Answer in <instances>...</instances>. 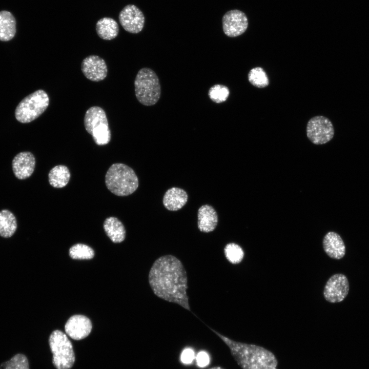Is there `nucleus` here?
I'll return each mask as SVG.
<instances>
[{
	"label": "nucleus",
	"mask_w": 369,
	"mask_h": 369,
	"mask_svg": "<svg viewBox=\"0 0 369 369\" xmlns=\"http://www.w3.org/2000/svg\"><path fill=\"white\" fill-rule=\"evenodd\" d=\"M148 280L157 297L191 311L187 293V274L178 258L170 254L158 258L150 270Z\"/></svg>",
	"instance_id": "obj_1"
},
{
	"label": "nucleus",
	"mask_w": 369,
	"mask_h": 369,
	"mask_svg": "<svg viewBox=\"0 0 369 369\" xmlns=\"http://www.w3.org/2000/svg\"><path fill=\"white\" fill-rule=\"evenodd\" d=\"M210 329L229 347L242 369H277V360L271 352L258 345L234 341Z\"/></svg>",
	"instance_id": "obj_2"
},
{
	"label": "nucleus",
	"mask_w": 369,
	"mask_h": 369,
	"mask_svg": "<svg viewBox=\"0 0 369 369\" xmlns=\"http://www.w3.org/2000/svg\"><path fill=\"white\" fill-rule=\"evenodd\" d=\"M108 189L119 196H126L134 193L138 188L139 181L134 171L122 163L111 166L105 176Z\"/></svg>",
	"instance_id": "obj_3"
},
{
	"label": "nucleus",
	"mask_w": 369,
	"mask_h": 369,
	"mask_svg": "<svg viewBox=\"0 0 369 369\" xmlns=\"http://www.w3.org/2000/svg\"><path fill=\"white\" fill-rule=\"evenodd\" d=\"M135 93L141 104L153 106L158 101L161 94L160 85L156 73L148 68L139 70L134 81Z\"/></svg>",
	"instance_id": "obj_4"
},
{
	"label": "nucleus",
	"mask_w": 369,
	"mask_h": 369,
	"mask_svg": "<svg viewBox=\"0 0 369 369\" xmlns=\"http://www.w3.org/2000/svg\"><path fill=\"white\" fill-rule=\"evenodd\" d=\"M49 105V97L39 89L27 95L17 106L15 117L21 123H29L40 116Z\"/></svg>",
	"instance_id": "obj_5"
},
{
	"label": "nucleus",
	"mask_w": 369,
	"mask_h": 369,
	"mask_svg": "<svg viewBox=\"0 0 369 369\" xmlns=\"http://www.w3.org/2000/svg\"><path fill=\"white\" fill-rule=\"evenodd\" d=\"M86 130L92 135L98 146L108 144L111 140V131L105 111L100 107L93 106L87 110L84 117Z\"/></svg>",
	"instance_id": "obj_6"
},
{
	"label": "nucleus",
	"mask_w": 369,
	"mask_h": 369,
	"mask_svg": "<svg viewBox=\"0 0 369 369\" xmlns=\"http://www.w3.org/2000/svg\"><path fill=\"white\" fill-rule=\"evenodd\" d=\"M49 343L53 354L52 363L56 369H70L75 362L72 343L67 335L59 330L50 335Z\"/></svg>",
	"instance_id": "obj_7"
},
{
	"label": "nucleus",
	"mask_w": 369,
	"mask_h": 369,
	"mask_svg": "<svg viewBox=\"0 0 369 369\" xmlns=\"http://www.w3.org/2000/svg\"><path fill=\"white\" fill-rule=\"evenodd\" d=\"M306 131L308 138L315 145L328 142L332 139L335 133L331 121L321 115L311 118L307 124Z\"/></svg>",
	"instance_id": "obj_8"
},
{
	"label": "nucleus",
	"mask_w": 369,
	"mask_h": 369,
	"mask_svg": "<svg viewBox=\"0 0 369 369\" xmlns=\"http://www.w3.org/2000/svg\"><path fill=\"white\" fill-rule=\"evenodd\" d=\"M349 289L347 277L342 274H336L327 281L323 290V296L329 302H340L346 298Z\"/></svg>",
	"instance_id": "obj_9"
},
{
	"label": "nucleus",
	"mask_w": 369,
	"mask_h": 369,
	"mask_svg": "<svg viewBox=\"0 0 369 369\" xmlns=\"http://www.w3.org/2000/svg\"><path fill=\"white\" fill-rule=\"evenodd\" d=\"M119 22L123 28L131 33H138L142 30L145 16L142 12L135 5L126 6L118 15Z\"/></svg>",
	"instance_id": "obj_10"
},
{
	"label": "nucleus",
	"mask_w": 369,
	"mask_h": 369,
	"mask_svg": "<svg viewBox=\"0 0 369 369\" xmlns=\"http://www.w3.org/2000/svg\"><path fill=\"white\" fill-rule=\"evenodd\" d=\"M222 28L224 34L231 37H237L243 34L248 26L245 14L237 10H231L222 17Z\"/></svg>",
	"instance_id": "obj_11"
},
{
	"label": "nucleus",
	"mask_w": 369,
	"mask_h": 369,
	"mask_svg": "<svg viewBox=\"0 0 369 369\" xmlns=\"http://www.w3.org/2000/svg\"><path fill=\"white\" fill-rule=\"evenodd\" d=\"M81 69L85 77L93 81L102 80L107 75L106 62L97 55H92L85 58L82 61Z\"/></svg>",
	"instance_id": "obj_12"
},
{
	"label": "nucleus",
	"mask_w": 369,
	"mask_h": 369,
	"mask_svg": "<svg viewBox=\"0 0 369 369\" xmlns=\"http://www.w3.org/2000/svg\"><path fill=\"white\" fill-rule=\"evenodd\" d=\"M92 327L91 321L88 317L81 315H75L68 320L65 325V330L70 338L79 340L90 334Z\"/></svg>",
	"instance_id": "obj_13"
},
{
	"label": "nucleus",
	"mask_w": 369,
	"mask_h": 369,
	"mask_svg": "<svg viewBox=\"0 0 369 369\" xmlns=\"http://www.w3.org/2000/svg\"><path fill=\"white\" fill-rule=\"evenodd\" d=\"M36 160L33 154L28 151L16 154L12 161V167L15 176L18 179H26L33 174Z\"/></svg>",
	"instance_id": "obj_14"
},
{
	"label": "nucleus",
	"mask_w": 369,
	"mask_h": 369,
	"mask_svg": "<svg viewBox=\"0 0 369 369\" xmlns=\"http://www.w3.org/2000/svg\"><path fill=\"white\" fill-rule=\"evenodd\" d=\"M323 250L328 256L334 259L342 258L345 254V246L341 236L335 232H329L322 240Z\"/></svg>",
	"instance_id": "obj_15"
},
{
	"label": "nucleus",
	"mask_w": 369,
	"mask_h": 369,
	"mask_svg": "<svg viewBox=\"0 0 369 369\" xmlns=\"http://www.w3.org/2000/svg\"><path fill=\"white\" fill-rule=\"evenodd\" d=\"M198 228L202 232L213 231L218 223V215L214 208L209 204L201 206L198 210Z\"/></svg>",
	"instance_id": "obj_16"
},
{
	"label": "nucleus",
	"mask_w": 369,
	"mask_h": 369,
	"mask_svg": "<svg viewBox=\"0 0 369 369\" xmlns=\"http://www.w3.org/2000/svg\"><path fill=\"white\" fill-rule=\"evenodd\" d=\"M188 199V194L184 190L172 187L166 192L162 202L167 209L176 211L181 209L186 204Z\"/></svg>",
	"instance_id": "obj_17"
},
{
	"label": "nucleus",
	"mask_w": 369,
	"mask_h": 369,
	"mask_svg": "<svg viewBox=\"0 0 369 369\" xmlns=\"http://www.w3.org/2000/svg\"><path fill=\"white\" fill-rule=\"evenodd\" d=\"M106 235L114 243L123 241L126 237V229L122 223L116 217L107 218L103 224Z\"/></svg>",
	"instance_id": "obj_18"
},
{
	"label": "nucleus",
	"mask_w": 369,
	"mask_h": 369,
	"mask_svg": "<svg viewBox=\"0 0 369 369\" xmlns=\"http://www.w3.org/2000/svg\"><path fill=\"white\" fill-rule=\"evenodd\" d=\"M96 31L100 38L104 40H111L118 35L119 26L114 19L106 17L97 22Z\"/></svg>",
	"instance_id": "obj_19"
},
{
	"label": "nucleus",
	"mask_w": 369,
	"mask_h": 369,
	"mask_svg": "<svg viewBox=\"0 0 369 369\" xmlns=\"http://www.w3.org/2000/svg\"><path fill=\"white\" fill-rule=\"evenodd\" d=\"M16 33V21L9 11H0V40L7 42L13 38Z\"/></svg>",
	"instance_id": "obj_20"
},
{
	"label": "nucleus",
	"mask_w": 369,
	"mask_h": 369,
	"mask_svg": "<svg viewBox=\"0 0 369 369\" xmlns=\"http://www.w3.org/2000/svg\"><path fill=\"white\" fill-rule=\"evenodd\" d=\"M70 172L65 165H57L51 169L48 174L50 184L55 188L65 187L69 182Z\"/></svg>",
	"instance_id": "obj_21"
},
{
	"label": "nucleus",
	"mask_w": 369,
	"mask_h": 369,
	"mask_svg": "<svg viewBox=\"0 0 369 369\" xmlns=\"http://www.w3.org/2000/svg\"><path fill=\"white\" fill-rule=\"evenodd\" d=\"M17 229V221L15 215L9 210L4 209L0 211V236L4 238L11 237Z\"/></svg>",
	"instance_id": "obj_22"
},
{
	"label": "nucleus",
	"mask_w": 369,
	"mask_h": 369,
	"mask_svg": "<svg viewBox=\"0 0 369 369\" xmlns=\"http://www.w3.org/2000/svg\"><path fill=\"white\" fill-rule=\"evenodd\" d=\"M69 255L73 259H91L94 256V251L86 244L77 243L70 249Z\"/></svg>",
	"instance_id": "obj_23"
},
{
	"label": "nucleus",
	"mask_w": 369,
	"mask_h": 369,
	"mask_svg": "<svg viewBox=\"0 0 369 369\" xmlns=\"http://www.w3.org/2000/svg\"><path fill=\"white\" fill-rule=\"evenodd\" d=\"M249 82L254 86L263 88L268 86L269 80L263 69L260 67L252 69L248 74Z\"/></svg>",
	"instance_id": "obj_24"
},
{
	"label": "nucleus",
	"mask_w": 369,
	"mask_h": 369,
	"mask_svg": "<svg viewBox=\"0 0 369 369\" xmlns=\"http://www.w3.org/2000/svg\"><path fill=\"white\" fill-rule=\"evenodd\" d=\"M224 253L227 259L232 264L239 263L244 257V252L241 247L233 242L226 244Z\"/></svg>",
	"instance_id": "obj_25"
},
{
	"label": "nucleus",
	"mask_w": 369,
	"mask_h": 369,
	"mask_svg": "<svg viewBox=\"0 0 369 369\" xmlns=\"http://www.w3.org/2000/svg\"><path fill=\"white\" fill-rule=\"evenodd\" d=\"M0 369H29L28 360L22 354H17L10 360L3 362Z\"/></svg>",
	"instance_id": "obj_26"
},
{
	"label": "nucleus",
	"mask_w": 369,
	"mask_h": 369,
	"mask_svg": "<svg viewBox=\"0 0 369 369\" xmlns=\"http://www.w3.org/2000/svg\"><path fill=\"white\" fill-rule=\"evenodd\" d=\"M230 94L229 88L224 85H215L211 87L208 92L210 98L216 103L225 101Z\"/></svg>",
	"instance_id": "obj_27"
},
{
	"label": "nucleus",
	"mask_w": 369,
	"mask_h": 369,
	"mask_svg": "<svg viewBox=\"0 0 369 369\" xmlns=\"http://www.w3.org/2000/svg\"><path fill=\"white\" fill-rule=\"evenodd\" d=\"M194 358V352L191 348H186L184 349L180 355L181 362L184 364H191Z\"/></svg>",
	"instance_id": "obj_28"
},
{
	"label": "nucleus",
	"mask_w": 369,
	"mask_h": 369,
	"mask_svg": "<svg viewBox=\"0 0 369 369\" xmlns=\"http://www.w3.org/2000/svg\"><path fill=\"white\" fill-rule=\"evenodd\" d=\"M196 360L198 366L202 368L208 366L210 362V356L205 351L199 352L197 354Z\"/></svg>",
	"instance_id": "obj_29"
},
{
	"label": "nucleus",
	"mask_w": 369,
	"mask_h": 369,
	"mask_svg": "<svg viewBox=\"0 0 369 369\" xmlns=\"http://www.w3.org/2000/svg\"><path fill=\"white\" fill-rule=\"evenodd\" d=\"M210 369H223V368L220 366H215V367L210 368Z\"/></svg>",
	"instance_id": "obj_30"
}]
</instances>
